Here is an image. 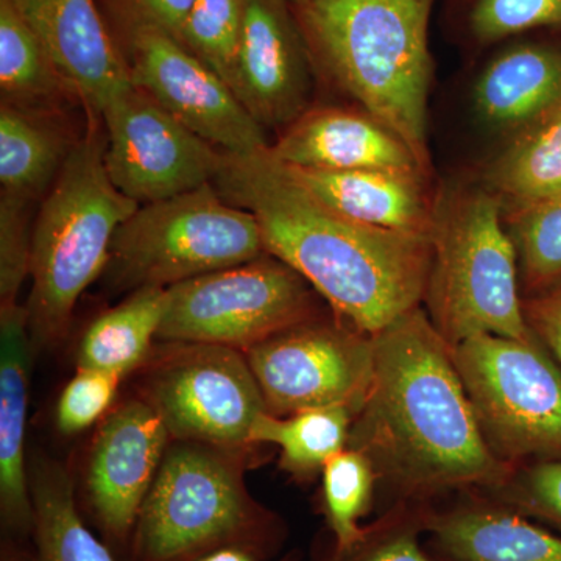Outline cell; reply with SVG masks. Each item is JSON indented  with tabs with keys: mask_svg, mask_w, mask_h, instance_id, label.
Wrapping results in <instances>:
<instances>
[{
	"mask_svg": "<svg viewBox=\"0 0 561 561\" xmlns=\"http://www.w3.org/2000/svg\"><path fill=\"white\" fill-rule=\"evenodd\" d=\"M125 36L153 28L179 38L183 22L197 0H106Z\"/></svg>",
	"mask_w": 561,
	"mask_h": 561,
	"instance_id": "36",
	"label": "cell"
},
{
	"mask_svg": "<svg viewBox=\"0 0 561 561\" xmlns=\"http://www.w3.org/2000/svg\"><path fill=\"white\" fill-rule=\"evenodd\" d=\"M214 186L256 217L265 251L300 273L354 330L375 337L424 301L431 239L367 227L328 208L271 147L251 157L227 153Z\"/></svg>",
	"mask_w": 561,
	"mask_h": 561,
	"instance_id": "2",
	"label": "cell"
},
{
	"mask_svg": "<svg viewBox=\"0 0 561 561\" xmlns=\"http://www.w3.org/2000/svg\"><path fill=\"white\" fill-rule=\"evenodd\" d=\"M435 0H308L309 50L365 113L389 128L430 173V20Z\"/></svg>",
	"mask_w": 561,
	"mask_h": 561,
	"instance_id": "3",
	"label": "cell"
},
{
	"mask_svg": "<svg viewBox=\"0 0 561 561\" xmlns=\"http://www.w3.org/2000/svg\"><path fill=\"white\" fill-rule=\"evenodd\" d=\"M0 561H38L35 551H27L22 541L14 538L3 537L2 549H0Z\"/></svg>",
	"mask_w": 561,
	"mask_h": 561,
	"instance_id": "39",
	"label": "cell"
},
{
	"mask_svg": "<svg viewBox=\"0 0 561 561\" xmlns=\"http://www.w3.org/2000/svg\"><path fill=\"white\" fill-rule=\"evenodd\" d=\"M245 357L272 415L321 408L357 415L371 386L375 342L341 319L313 317L251 346Z\"/></svg>",
	"mask_w": 561,
	"mask_h": 561,
	"instance_id": "11",
	"label": "cell"
},
{
	"mask_svg": "<svg viewBox=\"0 0 561 561\" xmlns=\"http://www.w3.org/2000/svg\"><path fill=\"white\" fill-rule=\"evenodd\" d=\"M168 300L165 287H144L102 313L81 339L79 367L116 373L122 378L139 370L153 350Z\"/></svg>",
	"mask_w": 561,
	"mask_h": 561,
	"instance_id": "23",
	"label": "cell"
},
{
	"mask_svg": "<svg viewBox=\"0 0 561 561\" xmlns=\"http://www.w3.org/2000/svg\"><path fill=\"white\" fill-rule=\"evenodd\" d=\"M105 165L114 186L149 205L214 183L227 153L130 84L102 110Z\"/></svg>",
	"mask_w": 561,
	"mask_h": 561,
	"instance_id": "12",
	"label": "cell"
},
{
	"mask_svg": "<svg viewBox=\"0 0 561 561\" xmlns=\"http://www.w3.org/2000/svg\"><path fill=\"white\" fill-rule=\"evenodd\" d=\"M242 33V0H197L179 39L232 90Z\"/></svg>",
	"mask_w": 561,
	"mask_h": 561,
	"instance_id": "31",
	"label": "cell"
},
{
	"mask_svg": "<svg viewBox=\"0 0 561 561\" xmlns=\"http://www.w3.org/2000/svg\"><path fill=\"white\" fill-rule=\"evenodd\" d=\"M524 316L561 370V286L523 300Z\"/></svg>",
	"mask_w": 561,
	"mask_h": 561,
	"instance_id": "37",
	"label": "cell"
},
{
	"mask_svg": "<svg viewBox=\"0 0 561 561\" xmlns=\"http://www.w3.org/2000/svg\"><path fill=\"white\" fill-rule=\"evenodd\" d=\"M354 416L345 408L311 409L289 416L264 412L253 424L250 440L276 446L283 470L298 479H311L348 446Z\"/></svg>",
	"mask_w": 561,
	"mask_h": 561,
	"instance_id": "27",
	"label": "cell"
},
{
	"mask_svg": "<svg viewBox=\"0 0 561 561\" xmlns=\"http://www.w3.org/2000/svg\"><path fill=\"white\" fill-rule=\"evenodd\" d=\"M504 209L490 187L460 186L435 198L424 311L451 348L482 334L540 342L524 316Z\"/></svg>",
	"mask_w": 561,
	"mask_h": 561,
	"instance_id": "6",
	"label": "cell"
},
{
	"mask_svg": "<svg viewBox=\"0 0 561 561\" xmlns=\"http://www.w3.org/2000/svg\"><path fill=\"white\" fill-rule=\"evenodd\" d=\"M32 351L27 306L0 302V519L3 534L20 541L33 535L25 459Z\"/></svg>",
	"mask_w": 561,
	"mask_h": 561,
	"instance_id": "17",
	"label": "cell"
},
{
	"mask_svg": "<svg viewBox=\"0 0 561 561\" xmlns=\"http://www.w3.org/2000/svg\"><path fill=\"white\" fill-rule=\"evenodd\" d=\"M253 449L169 443L127 561H201L221 549H241L261 561L278 556L287 524L247 486Z\"/></svg>",
	"mask_w": 561,
	"mask_h": 561,
	"instance_id": "4",
	"label": "cell"
},
{
	"mask_svg": "<svg viewBox=\"0 0 561 561\" xmlns=\"http://www.w3.org/2000/svg\"><path fill=\"white\" fill-rule=\"evenodd\" d=\"M139 206L111 181L105 135L94 122L69 150L32 231L25 306L33 351L65 337L80 295L105 272L114 234Z\"/></svg>",
	"mask_w": 561,
	"mask_h": 561,
	"instance_id": "5",
	"label": "cell"
},
{
	"mask_svg": "<svg viewBox=\"0 0 561 561\" xmlns=\"http://www.w3.org/2000/svg\"><path fill=\"white\" fill-rule=\"evenodd\" d=\"M0 91L2 103L35 113L77 95L11 0H0Z\"/></svg>",
	"mask_w": 561,
	"mask_h": 561,
	"instance_id": "25",
	"label": "cell"
},
{
	"mask_svg": "<svg viewBox=\"0 0 561 561\" xmlns=\"http://www.w3.org/2000/svg\"><path fill=\"white\" fill-rule=\"evenodd\" d=\"M321 511L335 549L354 545L362 534V519L371 511L378 479L370 461L356 449L345 448L324 465Z\"/></svg>",
	"mask_w": 561,
	"mask_h": 561,
	"instance_id": "29",
	"label": "cell"
},
{
	"mask_svg": "<svg viewBox=\"0 0 561 561\" xmlns=\"http://www.w3.org/2000/svg\"><path fill=\"white\" fill-rule=\"evenodd\" d=\"M490 190L512 206L561 197V105L519 131L491 165Z\"/></svg>",
	"mask_w": 561,
	"mask_h": 561,
	"instance_id": "26",
	"label": "cell"
},
{
	"mask_svg": "<svg viewBox=\"0 0 561 561\" xmlns=\"http://www.w3.org/2000/svg\"><path fill=\"white\" fill-rule=\"evenodd\" d=\"M551 25H561V0H478L471 13V31L481 43Z\"/></svg>",
	"mask_w": 561,
	"mask_h": 561,
	"instance_id": "33",
	"label": "cell"
},
{
	"mask_svg": "<svg viewBox=\"0 0 561 561\" xmlns=\"http://www.w3.org/2000/svg\"><path fill=\"white\" fill-rule=\"evenodd\" d=\"M490 451L513 468L561 460V370L541 342L482 334L453 348Z\"/></svg>",
	"mask_w": 561,
	"mask_h": 561,
	"instance_id": "8",
	"label": "cell"
},
{
	"mask_svg": "<svg viewBox=\"0 0 561 561\" xmlns=\"http://www.w3.org/2000/svg\"><path fill=\"white\" fill-rule=\"evenodd\" d=\"M505 227L518 254L519 280L527 298L561 286V197L513 206Z\"/></svg>",
	"mask_w": 561,
	"mask_h": 561,
	"instance_id": "28",
	"label": "cell"
},
{
	"mask_svg": "<svg viewBox=\"0 0 561 561\" xmlns=\"http://www.w3.org/2000/svg\"><path fill=\"white\" fill-rule=\"evenodd\" d=\"M171 442L160 413L139 397L106 413L95 434L84 505L92 526L119 561L128 559L140 508Z\"/></svg>",
	"mask_w": 561,
	"mask_h": 561,
	"instance_id": "14",
	"label": "cell"
},
{
	"mask_svg": "<svg viewBox=\"0 0 561 561\" xmlns=\"http://www.w3.org/2000/svg\"><path fill=\"white\" fill-rule=\"evenodd\" d=\"M287 2H289L290 5H295L297 9H300L305 3H308V0H287Z\"/></svg>",
	"mask_w": 561,
	"mask_h": 561,
	"instance_id": "40",
	"label": "cell"
},
{
	"mask_svg": "<svg viewBox=\"0 0 561 561\" xmlns=\"http://www.w3.org/2000/svg\"><path fill=\"white\" fill-rule=\"evenodd\" d=\"M426 526L432 553L443 561H561V537L482 494L434 505Z\"/></svg>",
	"mask_w": 561,
	"mask_h": 561,
	"instance_id": "19",
	"label": "cell"
},
{
	"mask_svg": "<svg viewBox=\"0 0 561 561\" xmlns=\"http://www.w3.org/2000/svg\"><path fill=\"white\" fill-rule=\"evenodd\" d=\"M426 505L397 504L364 527L359 540L335 549L330 535L317 542L311 561H443L421 545L426 535Z\"/></svg>",
	"mask_w": 561,
	"mask_h": 561,
	"instance_id": "30",
	"label": "cell"
},
{
	"mask_svg": "<svg viewBox=\"0 0 561 561\" xmlns=\"http://www.w3.org/2000/svg\"><path fill=\"white\" fill-rule=\"evenodd\" d=\"M267 253L256 217L214 183L140 205L111 242L105 276L116 291L169 287Z\"/></svg>",
	"mask_w": 561,
	"mask_h": 561,
	"instance_id": "7",
	"label": "cell"
},
{
	"mask_svg": "<svg viewBox=\"0 0 561 561\" xmlns=\"http://www.w3.org/2000/svg\"><path fill=\"white\" fill-rule=\"evenodd\" d=\"M472 98L483 121L522 131L561 105V49L523 44L502 51L482 70Z\"/></svg>",
	"mask_w": 561,
	"mask_h": 561,
	"instance_id": "21",
	"label": "cell"
},
{
	"mask_svg": "<svg viewBox=\"0 0 561 561\" xmlns=\"http://www.w3.org/2000/svg\"><path fill=\"white\" fill-rule=\"evenodd\" d=\"M311 284L272 254L169 287L160 342L213 343L245 353L317 317Z\"/></svg>",
	"mask_w": 561,
	"mask_h": 561,
	"instance_id": "10",
	"label": "cell"
},
{
	"mask_svg": "<svg viewBox=\"0 0 561 561\" xmlns=\"http://www.w3.org/2000/svg\"><path fill=\"white\" fill-rule=\"evenodd\" d=\"M275 160L319 171L416 172L427 175L409 147L370 114L341 108L306 111L271 146Z\"/></svg>",
	"mask_w": 561,
	"mask_h": 561,
	"instance_id": "18",
	"label": "cell"
},
{
	"mask_svg": "<svg viewBox=\"0 0 561 561\" xmlns=\"http://www.w3.org/2000/svg\"><path fill=\"white\" fill-rule=\"evenodd\" d=\"M91 114L133 83L95 0H11Z\"/></svg>",
	"mask_w": 561,
	"mask_h": 561,
	"instance_id": "16",
	"label": "cell"
},
{
	"mask_svg": "<svg viewBox=\"0 0 561 561\" xmlns=\"http://www.w3.org/2000/svg\"><path fill=\"white\" fill-rule=\"evenodd\" d=\"M25 206V202L0 195V302L18 301L31 275L32 232Z\"/></svg>",
	"mask_w": 561,
	"mask_h": 561,
	"instance_id": "35",
	"label": "cell"
},
{
	"mask_svg": "<svg viewBox=\"0 0 561 561\" xmlns=\"http://www.w3.org/2000/svg\"><path fill=\"white\" fill-rule=\"evenodd\" d=\"M121 381L122 376L116 373L79 367L58 400V430L77 434L98 423L110 412Z\"/></svg>",
	"mask_w": 561,
	"mask_h": 561,
	"instance_id": "34",
	"label": "cell"
},
{
	"mask_svg": "<svg viewBox=\"0 0 561 561\" xmlns=\"http://www.w3.org/2000/svg\"><path fill=\"white\" fill-rule=\"evenodd\" d=\"M482 496L524 518L553 524L561 529V460L523 465L501 489Z\"/></svg>",
	"mask_w": 561,
	"mask_h": 561,
	"instance_id": "32",
	"label": "cell"
},
{
	"mask_svg": "<svg viewBox=\"0 0 561 561\" xmlns=\"http://www.w3.org/2000/svg\"><path fill=\"white\" fill-rule=\"evenodd\" d=\"M139 371L138 397L160 413L172 440L256 448L251 430L267 408L243 351L162 342Z\"/></svg>",
	"mask_w": 561,
	"mask_h": 561,
	"instance_id": "9",
	"label": "cell"
},
{
	"mask_svg": "<svg viewBox=\"0 0 561 561\" xmlns=\"http://www.w3.org/2000/svg\"><path fill=\"white\" fill-rule=\"evenodd\" d=\"M33 546L38 561H119L81 518L76 485L60 461L35 454L28 463Z\"/></svg>",
	"mask_w": 561,
	"mask_h": 561,
	"instance_id": "22",
	"label": "cell"
},
{
	"mask_svg": "<svg viewBox=\"0 0 561 561\" xmlns=\"http://www.w3.org/2000/svg\"><path fill=\"white\" fill-rule=\"evenodd\" d=\"M287 0H242L232 91L262 128L289 127L308 111L311 50Z\"/></svg>",
	"mask_w": 561,
	"mask_h": 561,
	"instance_id": "15",
	"label": "cell"
},
{
	"mask_svg": "<svg viewBox=\"0 0 561 561\" xmlns=\"http://www.w3.org/2000/svg\"><path fill=\"white\" fill-rule=\"evenodd\" d=\"M375 368L348 446L364 454L397 504L434 507L453 494H490L516 468L490 451L453 348L424 308L373 337Z\"/></svg>",
	"mask_w": 561,
	"mask_h": 561,
	"instance_id": "1",
	"label": "cell"
},
{
	"mask_svg": "<svg viewBox=\"0 0 561 561\" xmlns=\"http://www.w3.org/2000/svg\"><path fill=\"white\" fill-rule=\"evenodd\" d=\"M300 552L291 551L284 556L279 561H300ZM201 561H261L251 553L241 551V549H221V551L209 553Z\"/></svg>",
	"mask_w": 561,
	"mask_h": 561,
	"instance_id": "38",
	"label": "cell"
},
{
	"mask_svg": "<svg viewBox=\"0 0 561 561\" xmlns=\"http://www.w3.org/2000/svg\"><path fill=\"white\" fill-rule=\"evenodd\" d=\"M70 150V149H69ZM69 151L57 128L35 111L0 106V184L7 197L28 203L60 173Z\"/></svg>",
	"mask_w": 561,
	"mask_h": 561,
	"instance_id": "24",
	"label": "cell"
},
{
	"mask_svg": "<svg viewBox=\"0 0 561 561\" xmlns=\"http://www.w3.org/2000/svg\"><path fill=\"white\" fill-rule=\"evenodd\" d=\"M133 84L150 94L181 124L234 157L267 150L265 130L234 91L169 33L139 28L128 33Z\"/></svg>",
	"mask_w": 561,
	"mask_h": 561,
	"instance_id": "13",
	"label": "cell"
},
{
	"mask_svg": "<svg viewBox=\"0 0 561 561\" xmlns=\"http://www.w3.org/2000/svg\"><path fill=\"white\" fill-rule=\"evenodd\" d=\"M283 165L317 201L357 224L431 239L435 201L427 195L423 173L383 169L319 171Z\"/></svg>",
	"mask_w": 561,
	"mask_h": 561,
	"instance_id": "20",
	"label": "cell"
}]
</instances>
